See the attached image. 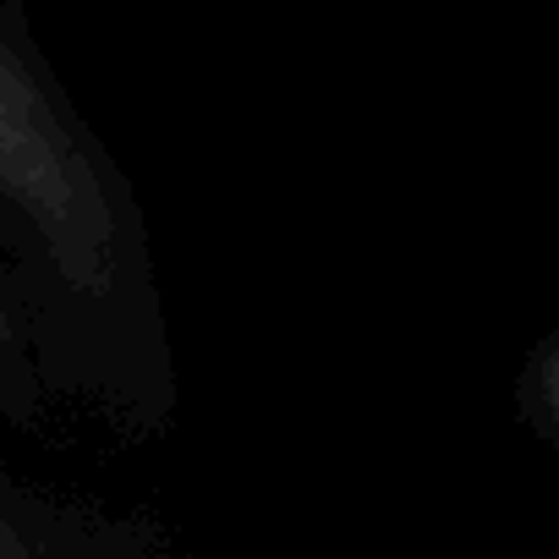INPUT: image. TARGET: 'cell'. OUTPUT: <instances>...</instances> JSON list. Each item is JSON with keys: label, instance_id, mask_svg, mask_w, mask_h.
<instances>
[{"label": "cell", "instance_id": "277c9868", "mask_svg": "<svg viewBox=\"0 0 559 559\" xmlns=\"http://www.w3.org/2000/svg\"><path fill=\"white\" fill-rule=\"evenodd\" d=\"M554 390H559V384H554Z\"/></svg>", "mask_w": 559, "mask_h": 559}, {"label": "cell", "instance_id": "3957f363", "mask_svg": "<svg viewBox=\"0 0 559 559\" xmlns=\"http://www.w3.org/2000/svg\"><path fill=\"white\" fill-rule=\"evenodd\" d=\"M0 335H7V319H0Z\"/></svg>", "mask_w": 559, "mask_h": 559}, {"label": "cell", "instance_id": "6da1fadb", "mask_svg": "<svg viewBox=\"0 0 559 559\" xmlns=\"http://www.w3.org/2000/svg\"><path fill=\"white\" fill-rule=\"evenodd\" d=\"M0 192H7L28 225L45 236L50 258L67 269V280L94 286L110 258V214L105 192L34 88V78L0 50Z\"/></svg>", "mask_w": 559, "mask_h": 559}, {"label": "cell", "instance_id": "7a4b0ae2", "mask_svg": "<svg viewBox=\"0 0 559 559\" xmlns=\"http://www.w3.org/2000/svg\"><path fill=\"white\" fill-rule=\"evenodd\" d=\"M0 559H39V554H28V548L7 532V521H0Z\"/></svg>", "mask_w": 559, "mask_h": 559}]
</instances>
